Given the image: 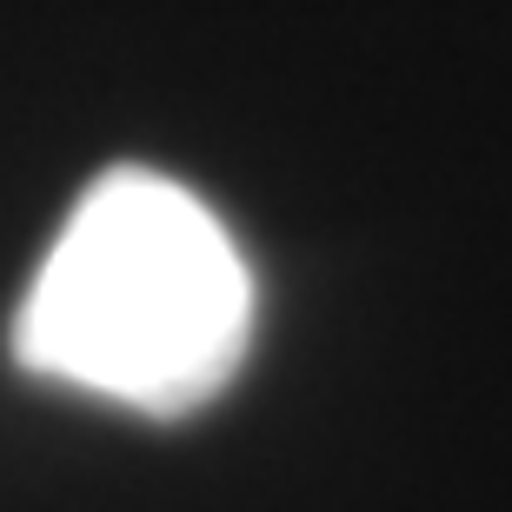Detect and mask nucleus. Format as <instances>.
<instances>
[{"label":"nucleus","instance_id":"f257e3e1","mask_svg":"<svg viewBox=\"0 0 512 512\" xmlns=\"http://www.w3.org/2000/svg\"><path fill=\"white\" fill-rule=\"evenodd\" d=\"M253 340V273L220 213L153 167H107L20 293L14 360L107 406L180 419L227 393Z\"/></svg>","mask_w":512,"mask_h":512}]
</instances>
